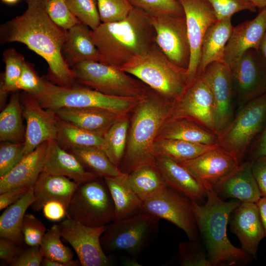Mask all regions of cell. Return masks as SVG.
Listing matches in <instances>:
<instances>
[{
	"instance_id": "19",
	"label": "cell",
	"mask_w": 266,
	"mask_h": 266,
	"mask_svg": "<svg viewBox=\"0 0 266 266\" xmlns=\"http://www.w3.org/2000/svg\"><path fill=\"white\" fill-rule=\"evenodd\" d=\"M240 163L234 156L218 146L194 159L179 164L207 191L213 189L229 176Z\"/></svg>"
},
{
	"instance_id": "43",
	"label": "cell",
	"mask_w": 266,
	"mask_h": 266,
	"mask_svg": "<svg viewBox=\"0 0 266 266\" xmlns=\"http://www.w3.org/2000/svg\"><path fill=\"white\" fill-rule=\"evenodd\" d=\"M101 23L122 21L129 15L133 6L128 0H97Z\"/></svg>"
},
{
	"instance_id": "17",
	"label": "cell",
	"mask_w": 266,
	"mask_h": 266,
	"mask_svg": "<svg viewBox=\"0 0 266 266\" xmlns=\"http://www.w3.org/2000/svg\"><path fill=\"white\" fill-rule=\"evenodd\" d=\"M23 116L27 126L24 140V156L33 151L40 144L56 139L59 119L53 110L42 107L30 94L20 96Z\"/></svg>"
},
{
	"instance_id": "16",
	"label": "cell",
	"mask_w": 266,
	"mask_h": 266,
	"mask_svg": "<svg viewBox=\"0 0 266 266\" xmlns=\"http://www.w3.org/2000/svg\"><path fill=\"white\" fill-rule=\"evenodd\" d=\"M186 18L190 47V60L187 69L188 86L197 78L204 35L209 27L218 20L205 0H178Z\"/></svg>"
},
{
	"instance_id": "59",
	"label": "cell",
	"mask_w": 266,
	"mask_h": 266,
	"mask_svg": "<svg viewBox=\"0 0 266 266\" xmlns=\"http://www.w3.org/2000/svg\"><path fill=\"white\" fill-rule=\"evenodd\" d=\"M3 2L9 4H13L17 3L19 0H1Z\"/></svg>"
},
{
	"instance_id": "28",
	"label": "cell",
	"mask_w": 266,
	"mask_h": 266,
	"mask_svg": "<svg viewBox=\"0 0 266 266\" xmlns=\"http://www.w3.org/2000/svg\"><path fill=\"white\" fill-rule=\"evenodd\" d=\"M91 30L80 23L67 31L62 53L70 68L83 61L100 62V55L92 38Z\"/></svg>"
},
{
	"instance_id": "54",
	"label": "cell",
	"mask_w": 266,
	"mask_h": 266,
	"mask_svg": "<svg viewBox=\"0 0 266 266\" xmlns=\"http://www.w3.org/2000/svg\"><path fill=\"white\" fill-rule=\"evenodd\" d=\"M32 188L27 186L18 187L0 194V210L6 208L21 199Z\"/></svg>"
},
{
	"instance_id": "47",
	"label": "cell",
	"mask_w": 266,
	"mask_h": 266,
	"mask_svg": "<svg viewBox=\"0 0 266 266\" xmlns=\"http://www.w3.org/2000/svg\"><path fill=\"white\" fill-rule=\"evenodd\" d=\"M24 147V142L1 145L0 177L11 170L23 159Z\"/></svg>"
},
{
	"instance_id": "36",
	"label": "cell",
	"mask_w": 266,
	"mask_h": 266,
	"mask_svg": "<svg viewBox=\"0 0 266 266\" xmlns=\"http://www.w3.org/2000/svg\"><path fill=\"white\" fill-rule=\"evenodd\" d=\"M127 181L143 201L167 186L155 166H144L127 175Z\"/></svg>"
},
{
	"instance_id": "24",
	"label": "cell",
	"mask_w": 266,
	"mask_h": 266,
	"mask_svg": "<svg viewBox=\"0 0 266 266\" xmlns=\"http://www.w3.org/2000/svg\"><path fill=\"white\" fill-rule=\"evenodd\" d=\"M58 118L104 136L123 114L98 108H62L53 110Z\"/></svg>"
},
{
	"instance_id": "2",
	"label": "cell",
	"mask_w": 266,
	"mask_h": 266,
	"mask_svg": "<svg viewBox=\"0 0 266 266\" xmlns=\"http://www.w3.org/2000/svg\"><path fill=\"white\" fill-rule=\"evenodd\" d=\"M152 16L134 7L124 20L101 23L91 30L101 63L121 68L134 57L149 50L156 44Z\"/></svg>"
},
{
	"instance_id": "15",
	"label": "cell",
	"mask_w": 266,
	"mask_h": 266,
	"mask_svg": "<svg viewBox=\"0 0 266 266\" xmlns=\"http://www.w3.org/2000/svg\"><path fill=\"white\" fill-rule=\"evenodd\" d=\"M156 42L167 58L175 65L188 69L190 47L184 15H162L152 17Z\"/></svg>"
},
{
	"instance_id": "55",
	"label": "cell",
	"mask_w": 266,
	"mask_h": 266,
	"mask_svg": "<svg viewBox=\"0 0 266 266\" xmlns=\"http://www.w3.org/2000/svg\"><path fill=\"white\" fill-rule=\"evenodd\" d=\"M261 157H266V125L254 147L252 161Z\"/></svg>"
},
{
	"instance_id": "18",
	"label": "cell",
	"mask_w": 266,
	"mask_h": 266,
	"mask_svg": "<svg viewBox=\"0 0 266 266\" xmlns=\"http://www.w3.org/2000/svg\"><path fill=\"white\" fill-rule=\"evenodd\" d=\"M200 75L206 82L212 95L218 137L233 119L234 96L231 68L224 62H214Z\"/></svg>"
},
{
	"instance_id": "11",
	"label": "cell",
	"mask_w": 266,
	"mask_h": 266,
	"mask_svg": "<svg viewBox=\"0 0 266 266\" xmlns=\"http://www.w3.org/2000/svg\"><path fill=\"white\" fill-rule=\"evenodd\" d=\"M142 212L166 220L182 230L189 240L197 241L199 230L192 200L166 186L142 201Z\"/></svg>"
},
{
	"instance_id": "10",
	"label": "cell",
	"mask_w": 266,
	"mask_h": 266,
	"mask_svg": "<svg viewBox=\"0 0 266 266\" xmlns=\"http://www.w3.org/2000/svg\"><path fill=\"white\" fill-rule=\"evenodd\" d=\"M266 125V93L244 104L218 136L217 144L241 163L248 147Z\"/></svg>"
},
{
	"instance_id": "1",
	"label": "cell",
	"mask_w": 266,
	"mask_h": 266,
	"mask_svg": "<svg viewBox=\"0 0 266 266\" xmlns=\"http://www.w3.org/2000/svg\"><path fill=\"white\" fill-rule=\"evenodd\" d=\"M27 7L21 15L0 28L2 43L18 42L42 57L49 66L50 78L54 84L68 86L75 75L63 55L67 31L56 25L49 16L44 0H26Z\"/></svg>"
},
{
	"instance_id": "34",
	"label": "cell",
	"mask_w": 266,
	"mask_h": 266,
	"mask_svg": "<svg viewBox=\"0 0 266 266\" xmlns=\"http://www.w3.org/2000/svg\"><path fill=\"white\" fill-rule=\"evenodd\" d=\"M18 94L11 96L0 113V140L24 142L25 132L22 122V109Z\"/></svg>"
},
{
	"instance_id": "44",
	"label": "cell",
	"mask_w": 266,
	"mask_h": 266,
	"mask_svg": "<svg viewBox=\"0 0 266 266\" xmlns=\"http://www.w3.org/2000/svg\"><path fill=\"white\" fill-rule=\"evenodd\" d=\"M212 8L218 21L232 19L236 13L247 10L252 12L257 7L249 0H205Z\"/></svg>"
},
{
	"instance_id": "8",
	"label": "cell",
	"mask_w": 266,
	"mask_h": 266,
	"mask_svg": "<svg viewBox=\"0 0 266 266\" xmlns=\"http://www.w3.org/2000/svg\"><path fill=\"white\" fill-rule=\"evenodd\" d=\"M159 220L150 214L140 212L113 220L107 225L101 236L102 249L105 252L139 254L156 233Z\"/></svg>"
},
{
	"instance_id": "22",
	"label": "cell",
	"mask_w": 266,
	"mask_h": 266,
	"mask_svg": "<svg viewBox=\"0 0 266 266\" xmlns=\"http://www.w3.org/2000/svg\"><path fill=\"white\" fill-rule=\"evenodd\" d=\"M42 172L66 176L78 184L100 177L88 170L74 155L66 152L56 139L48 141Z\"/></svg>"
},
{
	"instance_id": "48",
	"label": "cell",
	"mask_w": 266,
	"mask_h": 266,
	"mask_svg": "<svg viewBox=\"0 0 266 266\" xmlns=\"http://www.w3.org/2000/svg\"><path fill=\"white\" fill-rule=\"evenodd\" d=\"M46 227L34 215L26 214L24 216L22 231L25 243L29 246L40 245L46 233Z\"/></svg>"
},
{
	"instance_id": "13",
	"label": "cell",
	"mask_w": 266,
	"mask_h": 266,
	"mask_svg": "<svg viewBox=\"0 0 266 266\" xmlns=\"http://www.w3.org/2000/svg\"><path fill=\"white\" fill-rule=\"evenodd\" d=\"M169 117L192 120L217 134L212 95L201 75L198 76L172 102Z\"/></svg>"
},
{
	"instance_id": "14",
	"label": "cell",
	"mask_w": 266,
	"mask_h": 266,
	"mask_svg": "<svg viewBox=\"0 0 266 266\" xmlns=\"http://www.w3.org/2000/svg\"><path fill=\"white\" fill-rule=\"evenodd\" d=\"M230 68L234 99L239 102L266 93V61L259 50H248Z\"/></svg>"
},
{
	"instance_id": "3",
	"label": "cell",
	"mask_w": 266,
	"mask_h": 266,
	"mask_svg": "<svg viewBox=\"0 0 266 266\" xmlns=\"http://www.w3.org/2000/svg\"><path fill=\"white\" fill-rule=\"evenodd\" d=\"M204 204L192 201L197 226L212 266L245 265L251 256L233 246L227 235V227L232 211L241 202L235 199L225 201L212 189L206 191Z\"/></svg>"
},
{
	"instance_id": "51",
	"label": "cell",
	"mask_w": 266,
	"mask_h": 266,
	"mask_svg": "<svg viewBox=\"0 0 266 266\" xmlns=\"http://www.w3.org/2000/svg\"><path fill=\"white\" fill-rule=\"evenodd\" d=\"M24 249L21 245L0 237V259L9 265L17 258Z\"/></svg>"
},
{
	"instance_id": "40",
	"label": "cell",
	"mask_w": 266,
	"mask_h": 266,
	"mask_svg": "<svg viewBox=\"0 0 266 266\" xmlns=\"http://www.w3.org/2000/svg\"><path fill=\"white\" fill-rule=\"evenodd\" d=\"M5 72L0 88L9 93L17 91V83L26 62L24 57L14 49L9 48L3 53Z\"/></svg>"
},
{
	"instance_id": "21",
	"label": "cell",
	"mask_w": 266,
	"mask_h": 266,
	"mask_svg": "<svg viewBox=\"0 0 266 266\" xmlns=\"http://www.w3.org/2000/svg\"><path fill=\"white\" fill-rule=\"evenodd\" d=\"M266 32V7L260 9L254 19L233 27L225 48L224 62L231 67L248 50H259Z\"/></svg>"
},
{
	"instance_id": "37",
	"label": "cell",
	"mask_w": 266,
	"mask_h": 266,
	"mask_svg": "<svg viewBox=\"0 0 266 266\" xmlns=\"http://www.w3.org/2000/svg\"><path fill=\"white\" fill-rule=\"evenodd\" d=\"M65 148L93 147L102 149L103 136L59 120L56 138Z\"/></svg>"
},
{
	"instance_id": "39",
	"label": "cell",
	"mask_w": 266,
	"mask_h": 266,
	"mask_svg": "<svg viewBox=\"0 0 266 266\" xmlns=\"http://www.w3.org/2000/svg\"><path fill=\"white\" fill-rule=\"evenodd\" d=\"M61 234L59 225H54L45 233L40 248L44 258L67 264L69 266H81L79 260H73V253L61 239Z\"/></svg>"
},
{
	"instance_id": "25",
	"label": "cell",
	"mask_w": 266,
	"mask_h": 266,
	"mask_svg": "<svg viewBox=\"0 0 266 266\" xmlns=\"http://www.w3.org/2000/svg\"><path fill=\"white\" fill-rule=\"evenodd\" d=\"M155 166L167 186L198 203L206 200V191L180 164L166 157L156 158Z\"/></svg>"
},
{
	"instance_id": "41",
	"label": "cell",
	"mask_w": 266,
	"mask_h": 266,
	"mask_svg": "<svg viewBox=\"0 0 266 266\" xmlns=\"http://www.w3.org/2000/svg\"><path fill=\"white\" fill-rule=\"evenodd\" d=\"M73 15L92 30L101 23L97 0H65Z\"/></svg>"
},
{
	"instance_id": "27",
	"label": "cell",
	"mask_w": 266,
	"mask_h": 266,
	"mask_svg": "<svg viewBox=\"0 0 266 266\" xmlns=\"http://www.w3.org/2000/svg\"><path fill=\"white\" fill-rule=\"evenodd\" d=\"M78 185L66 176L41 172L33 187L35 200L31 207L38 211L51 200L61 201L68 207Z\"/></svg>"
},
{
	"instance_id": "23",
	"label": "cell",
	"mask_w": 266,
	"mask_h": 266,
	"mask_svg": "<svg viewBox=\"0 0 266 266\" xmlns=\"http://www.w3.org/2000/svg\"><path fill=\"white\" fill-rule=\"evenodd\" d=\"M222 199L256 203L261 195L252 170L251 161L240 163L237 168L212 189Z\"/></svg>"
},
{
	"instance_id": "38",
	"label": "cell",
	"mask_w": 266,
	"mask_h": 266,
	"mask_svg": "<svg viewBox=\"0 0 266 266\" xmlns=\"http://www.w3.org/2000/svg\"><path fill=\"white\" fill-rule=\"evenodd\" d=\"M128 116L116 122L103 136L102 149L115 165H119L124 155L129 129Z\"/></svg>"
},
{
	"instance_id": "29",
	"label": "cell",
	"mask_w": 266,
	"mask_h": 266,
	"mask_svg": "<svg viewBox=\"0 0 266 266\" xmlns=\"http://www.w3.org/2000/svg\"><path fill=\"white\" fill-rule=\"evenodd\" d=\"M231 19L217 20L208 29L202 41L198 75L214 62H224L227 44L233 30Z\"/></svg>"
},
{
	"instance_id": "42",
	"label": "cell",
	"mask_w": 266,
	"mask_h": 266,
	"mask_svg": "<svg viewBox=\"0 0 266 266\" xmlns=\"http://www.w3.org/2000/svg\"><path fill=\"white\" fill-rule=\"evenodd\" d=\"M133 7L139 9L152 17L162 15H184L183 7L178 0H128Z\"/></svg>"
},
{
	"instance_id": "50",
	"label": "cell",
	"mask_w": 266,
	"mask_h": 266,
	"mask_svg": "<svg viewBox=\"0 0 266 266\" xmlns=\"http://www.w3.org/2000/svg\"><path fill=\"white\" fill-rule=\"evenodd\" d=\"M43 258L40 245L29 246L28 248L23 250L10 266H39Z\"/></svg>"
},
{
	"instance_id": "45",
	"label": "cell",
	"mask_w": 266,
	"mask_h": 266,
	"mask_svg": "<svg viewBox=\"0 0 266 266\" xmlns=\"http://www.w3.org/2000/svg\"><path fill=\"white\" fill-rule=\"evenodd\" d=\"M46 10L52 21L58 26L67 31L80 23L67 5L65 0L44 1Z\"/></svg>"
},
{
	"instance_id": "4",
	"label": "cell",
	"mask_w": 266,
	"mask_h": 266,
	"mask_svg": "<svg viewBox=\"0 0 266 266\" xmlns=\"http://www.w3.org/2000/svg\"><path fill=\"white\" fill-rule=\"evenodd\" d=\"M172 102L150 89L134 108L125 152L118 166L123 173L129 174L144 166H155L154 143L162 125L170 116Z\"/></svg>"
},
{
	"instance_id": "9",
	"label": "cell",
	"mask_w": 266,
	"mask_h": 266,
	"mask_svg": "<svg viewBox=\"0 0 266 266\" xmlns=\"http://www.w3.org/2000/svg\"><path fill=\"white\" fill-rule=\"evenodd\" d=\"M99 177L78 185L67 208V218L95 227L107 225L115 219L109 190L104 178Z\"/></svg>"
},
{
	"instance_id": "6",
	"label": "cell",
	"mask_w": 266,
	"mask_h": 266,
	"mask_svg": "<svg viewBox=\"0 0 266 266\" xmlns=\"http://www.w3.org/2000/svg\"><path fill=\"white\" fill-rule=\"evenodd\" d=\"M32 96L42 107L51 110L98 108L123 114H128L144 99L110 96L86 86H63L46 80L42 91Z\"/></svg>"
},
{
	"instance_id": "33",
	"label": "cell",
	"mask_w": 266,
	"mask_h": 266,
	"mask_svg": "<svg viewBox=\"0 0 266 266\" xmlns=\"http://www.w3.org/2000/svg\"><path fill=\"white\" fill-rule=\"evenodd\" d=\"M218 146L188 141L166 138H156L153 145L155 158L166 157L178 163L194 159Z\"/></svg>"
},
{
	"instance_id": "32",
	"label": "cell",
	"mask_w": 266,
	"mask_h": 266,
	"mask_svg": "<svg viewBox=\"0 0 266 266\" xmlns=\"http://www.w3.org/2000/svg\"><path fill=\"white\" fill-rule=\"evenodd\" d=\"M35 200L33 187L21 199L7 207L0 217V237L22 245V224L26 211Z\"/></svg>"
},
{
	"instance_id": "57",
	"label": "cell",
	"mask_w": 266,
	"mask_h": 266,
	"mask_svg": "<svg viewBox=\"0 0 266 266\" xmlns=\"http://www.w3.org/2000/svg\"><path fill=\"white\" fill-rule=\"evenodd\" d=\"M259 50L266 61V32L261 41Z\"/></svg>"
},
{
	"instance_id": "7",
	"label": "cell",
	"mask_w": 266,
	"mask_h": 266,
	"mask_svg": "<svg viewBox=\"0 0 266 266\" xmlns=\"http://www.w3.org/2000/svg\"><path fill=\"white\" fill-rule=\"evenodd\" d=\"M75 81L103 94L143 99L150 88L120 68L95 61H83L71 67Z\"/></svg>"
},
{
	"instance_id": "5",
	"label": "cell",
	"mask_w": 266,
	"mask_h": 266,
	"mask_svg": "<svg viewBox=\"0 0 266 266\" xmlns=\"http://www.w3.org/2000/svg\"><path fill=\"white\" fill-rule=\"evenodd\" d=\"M120 69L171 102L177 100L188 86L187 69L171 62L157 44Z\"/></svg>"
},
{
	"instance_id": "35",
	"label": "cell",
	"mask_w": 266,
	"mask_h": 266,
	"mask_svg": "<svg viewBox=\"0 0 266 266\" xmlns=\"http://www.w3.org/2000/svg\"><path fill=\"white\" fill-rule=\"evenodd\" d=\"M70 150L88 170L100 177H116L124 174L112 163L101 148L73 147Z\"/></svg>"
},
{
	"instance_id": "20",
	"label": "cell",
	"mask_w": 266,
	"mask_h": 266,
	"mask_svg": "<svg viewBox=\"0 0 266 266\" xmlns=\"http://www.w3.org/2000/svg\"><path fill=\"white\" fill-rule=\"evenodd\" d=\"M229 221L230 230L238 237L242 249L256 258L259 244L266 234L256 203L241 202Z\"/></svg>"
},
{
	"instance_id": "56",
	"label": "cell",
	"mask_w": 266,
	"mask_h": 266,
	"mask_svg": "<svg viewBox=\"0 0 266 266\" xmlns=\"http://www.w3.org/2000/svg\"><path fill=\"white\" fill-rule=\"evenodd\" d=\"M256 204L266 234V197H261Z\"/></svg>"
},
{
	"instance_id": "26",
	"label": "cell",
	"mask_w": 266,
	"mask_h": 266,
	"mask_svg": "<svg viewBox=\"0 0 266 266\" xmlns=\"http://www.w3.org/2000/svg\"><path fill=\"white\" fill-rule=\"evenodd\" d=\"M48 141L40 144L32 153L25 155L9 172L0 177V194L12 188L33 187L42 171Z\"/></svg>"
},
{
	"instance_id": "30",
	"label": "cell",
	"mask_w": 266,
	"mask_h": 266,
	"mask_svg": "<svg viewBox=\"0 0 266 266\" xmlns=\"http://www.w3.org/2000/svg\"><path fill=\"white\" fill-rule=\"evenodd\" d=\"M156 138L180 139L208 145L217 144V134L192 120L168 117Z\"/></svg>"
},
{
	"instance_id": "31",
	"label": "cell",
	"mask_w": 266,
	"mask_h": 266,
	"mask_svg": "<svg viewBox=\"0 0 266 266\" xmlns=\"http://www.w3.org/2000/svg\"><path fill=\"white\" fill-rule=\"evenodd\" d=\"M127 175L103 178L114 202V220L142 212V201L130 186Z\"/></svg>"
},
{
	"instance_id": "49",
	"label": "cell",
	"mask_w": 266,
	"mask_h": 266,
	"mask_svg": "<svg viewBox=\"0 0 266 266\" xmlns=\"http://www.w3.org/2000/svg\"><path fill=\"white\" fill-rule=\"evenodd\" d=\"M44 83L45 80L37 75L29 63L25 62L17 83V90L34 95L42 91Z\"/></svg>"
},
{
	"instance_id": "58",
	"label": "cell",
	"mask_w": 266,
	"mask_h": 266,
	"mask_svg": "<svg viewBox=\"0 0 266 266\" xmlns=\"http://www.w3.org/2000/svg\"><path fill=\"white\" fill-rule=\"evenodd\" d=\"M257 8L261 9L266 7V0H249Z\"/></svg>"
},
{
	"instance_id": "60",
	"label": "cell",
	"mask_w": 266,
	"mask_h": 266,
	"mask_svg": "<svg viewBox=\"0 0 266 266\" xmlns=\"http://www.w3.org/2000/svg\"><path fill=\"white\" fill-rule=\"evenodd\" d=\"M44 1H48V0H44Z\"/></svg>"
},
{
	"instance_id": "12",
	"label": "cell",
	"mask_w": 266,
	"mask_h": 266,
	"mask_svg": "<svg viewBox=\"0 0 266 266\" xmlns=\"http://www.w3.org/2000/svg\"><path fill=\"white\" fill-rule=\"evenodd\" d=\"M62 237L76 252L82 266H106L111 260L101 245L100 238L107 225L90 227L69 218L59 224Z\"/></svg>"
},
{
	"instance_id": "46",
	"label": "cell",
	"mask_w": 266,
	"mask_h": 266,
	"mask_svg": "<svg viewBox=\"0 0 266 266\" xmlns=\"http://www.w3.org/2000/svg\"><path fill=\"white\" fill-rule=\"evenodd\" d=\"M180 264L183 266H211L206 253L197 241L182 242L178 247Z\"/></svg>"
},
{
	"instance_id": "52",
	"label": "cell",
	"mask_w": 266,
	"mask_h": 266,
	"mask_svg": "<svg viewBox=\"0 0 266 266\" xmlns=\"http://www.w3.org/2000/svg\"><path fill=\"white\" fill-rule=\"evenodd\" d=\"M68 206L58 200L46 202L42 208L44 217L49 221L57 222L67 217Z\"/></svg>"
},
{
	"instance_id": "53",
	"label": "cell",
	"mask_w": 266,
	"mask_h": 266,
	"mask_svg": "<svg viewBox=\"0 0 266 266\" xmlns=\"http://www.w3.org/2000/svg\"><path fill=\"white\" fill-rule=\"evenodd\" d=\"M251 161L253 174L261 197H266V157H261Z\"/></svg>"
}]
</instances>
